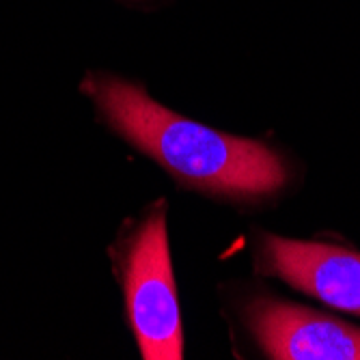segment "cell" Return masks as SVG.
<instances>
[{
	"label": "cell",
	"mask_w": 360,
	"mask_h": 360,
	"mask_svg": "<svg viewBox=\"0 0 360 360\" xmlns=\"http://www.w3.org/2000/svg\"><path fill=\"white\" fill-rule=\"evenodd\" d=\"M261 252L264 272L326 304L360 315V252L276 236L264 240Z\"/></svg>",
	"instance_id": "cell-4"
},
{
	"label": "cell",
	"mask_w": 360,
	"mask_h": 360,
	"mask_svg": "<svg viewBox=\"0 0 360 360\" xmlns=\"http://www.w3.org/2000/svg\"><path fill=\"white\" fill-rule=\"evenodd\" d=\"M123 283L127 317L143 358L179 360L184 335L162 205L147 216L134 233L125 257Z\"/></svg>",
	"instance_id": "cell-2"
},
{
	"label": "cell",
	"mask_w": 360,
	"mask_h": 360,
	"mask_svg": "<svg viewBox=\"0 0 360 360\" xmlns=\"http://www.w3.org/2000/svg\"><path fill=\"white\" fill-rule=\"evenodd\" d=\"M248 326L276 360H360V328L307 309L261 300L248 309Z\"/></svg>",
	"instance_id": "cell-3"
},
{
	"label": "cell",
	"mask_w": 360,
	"mask_h": 360,
	"mask_svg": "<svg viewBox=\"0 0 360 360\" xmlns=\"http://www.w3.org/2000/svg\"><path fill=\"white\" fill-rule=\"evenodd\" d=\"M80 89L115 132L188 186L226 196H264L287 179L281 158L266 145L162 108L132 82L89 74Z\"/></svg>",
	"instance_id": "cell-1"
}]
</instances>
